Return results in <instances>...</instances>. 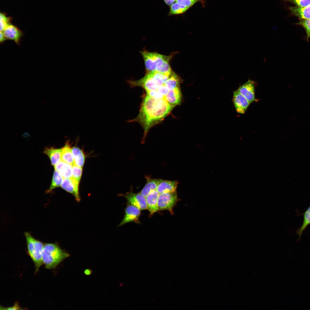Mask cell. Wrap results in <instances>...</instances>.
I'll return each instance as SVG.
<instances>
[{
  "label": "cell",
  "mask_w": 310,
  "mask_h": 310,
  "mask_svg": "<svg viewBox=\"0 0 310 310\" xmlns=\"http://www.w3.org/2000/svg\"><path fill=\"white\" fill-rule=\"evenodd\" d=\"M19 305L17 302H16L13 306L11 307H5L1 306V309L2 310H18L22 309Z\"/></svg>",
  "instance_id": "31"
},
{
  "label": "cell",
  "mask_w": 310,
  "mask_h": 310,
  "mask_svg": "<svg viewBox=\"0 0 310 310\" xmlns=\"http://www.w3.org/2000/svg\"><path fill=\"white\" fill-rule=\"evenodd\" d=\"M199 0H175L179 3L187 6L189 8L191 7L194 4Z\"/></svg>",
  "instance_id": "30"
},
{
  "label": "cell",
  "mask_w": 310,
  "mask_h": 310,
  "mask_svg": "<svg viewBox=\"0 0 310 310\" xmlns=\"http://www.w3.org/2000/svg\"><path fill=\"white\" fill-rule=\"evenodd\" d=\"M159 193L156 190L150 192L146 197L147 209L150 212V216L159 211L158 199Z\"/></svg>",
  "instance_id": "10"
},
{
  "label": "cell",
  "mask_w": 310,
  "mask_h": 310,
  "mask_svg": "<svg viewBox=\"0 0 310 310\" xmlns=\"http://www.w3.org/2000/svg\"><path fill=\"white\" fill-rule=\"evenodd\" d=\"M147 73L150 74L154 81L158 85L164 84L170 76L156 71Z\"/></svg>",
  "instance_id": "22"
},
{
  "label": "cell",
  "mask_w": 310,
  "mask_h": 310,
  "mask_svg": "<svg viewBox=\"0 0 310 310\" xmlns=\"http://www.w3.org/2000/svg\"><path fill=\"white\" fill-rule=\"evenodd\" d=\"M141 53L144 61L147 73L155 71L156 65L151 52L145 51H141Z\"/></svg>",
  "instance_id": "20"
},
{
  "label": "cell",
  "mask_w": 310,
  "mask_h": 310,
  "mask_svg": "<svg viewBox=\"0 0 310 310\" xmlns=\"http://www.w3.org/2000/svg\"><path fill=\"white\" fill-rule=\"evenodd\" d=\"M61 160L72 166L74 164L71 148L68 141L61 148Z\"/></svg>",
  "instance_id": "18"
},
{
  "label": "cell",
  "mask_w": 310,
  "mask_h": 310,
  "mask_svg": "<svg viewBox=\"0 0 310 310\" xmlns=\"http://www.w3.org/2000/svg\"><path fill=\"white\" fill-rule=\"evenodd\" d=\"M232 101L236 112L240 114H244L250 104L237 90L233 92Z\"/></svg>",
  "instance_id": "8"
},
{
  "label": "cell",
  "mask_w": 310,
  "mask_h": 310,
  "mask_svg": "<svg viewBox=\"0 0 310 310\" xmlns=\"http://www.w3.org/2000/svg\"><path fill=\"white\" fill-rule=\"evenodd\" d=\"M310 224V206L304 214V220L303 224L298 231V234L300 237L303 231L306 227Z\"/></svg>",
  "instance_id": "25"
},
{
  "label": "cell",
  "mask_w": 310,
  "mask_h": 310,
  "mask_svg": "<svg viewBox=\"0 0 310 310\" xmlns=\"http://www.w3.org/2000/svg\"><path fill=\"white\" fill-rule=\"evenodd\" d=\"M61 148L50 147L46 148L43 152L49 157L51 165L55 166L61 160Z\"/></svg>",
  "instance_id": "12"
},
{
  "label": "cell",
  "mask_w": 310,
  "mask_h": 310,
  "mask_svg": "<svg viewBox=\"0 0 310 310\" xmlns=\"http://www.w3.org/2000/svg\"><path fill=\"white\" fill-rule=\"evenodd\" d=\"M288 9L292 14L299 19H310V5L303 7L297 6L289 7Z\"/></svg>",
  "instance_id": "15"
},
{
  "label": "cell",
  "mask_w": 310,
  "mask_h": 310,
  "mask_svg": "<svg viewBox=\"0 0 310 310\" xmlns=\"http://www.w3.org/2000/svg\"><path fill=\"white\" fill-rule=\"evenodd\" d=\"M285 2H288L293 3L296 6L303 7L310 5V0H282Z\"/></svg>",
  "instance_id": "29"
},
{
  "label": "cell",
  "mask_w": 310,
  "mask_h": 310,
  "mask_svg": "<svg viewBox=\"0 0 310 310\" xmlns=\"http://www.w3.org/2000/svg\"><path fill=\"white\" fill-rule=\"evenodd\" d=\"M69 254L62 249L57 243L44 244L42 253V261L45 268H55Z\"/></svg>",
  "instance_id": "1"
},
{
  "label": "cell",
  "mask_w": 310,
  "mask_h": 310,
  "mask_svg": "<svg viewBox=\"0 0 310 310\" xmlns=\"http://www.w3.org/2000/svg\"><path fill=\"white\" fill-rule=\"evenodd\" d=\"M164 1L166 5L170 6L174 3L175 0H164Z\"/></svg>",
  "instance_id": "33"
},
{
  "label": "cell",
  "mask_w": 310,
  "mask_h": 310,
  "mask_svg": "<svg viewBox=\"0 0 310 310\" xmlns=\"http://www.w3.org/2000/svg\"><path fill=\"white\" fill-rule=\"evenodd\" d=\"M79 183L73 177L69 178H64L61 187L67 192L71 194L78 202L80 200L79 192Z\"/></svg>",
  "instance_id": "7"
},
{
  "label": "cell",
  "mask_w": 310,
  "mask_h": 310,
  "mask_svg": "<svg viewBox=\"0 0 310 310\" xmlns=\"http://www.w3.org/2000/svg\"><path fill=\"white\" fill-rule=\"evenodd\" d=\"M82 172V167L74 164L72 166V177L78 183L80 182Z\"/></svg>",
  "instance_id": "28"
},
{
  "label": "cell",
  "mask_w": 310,
  "mask_h": 310,
  "mask_svg": "<svg viewBox=\"0 0 310 310\" xmlns=\"http://www.w3.org/2000/svg\"><path fill=\"white\" fill-rule=\"evenodd\" d=\"M141 210L134 206L127 204L125 209L124 217L118 226H121L130 222L140 224L139 218L141 214Z\"/></svg>",
  "instance_id": "5"
},
{
  "label": "cell",
  "mask_w": 310,
  "mask_h": 310,
  "mask_svg": "<svg viewBox=\"0 0 310 310\" xmlns=\"http://www.w3.org/2000/svg\"><path fill=\"white\" fill-rule=\"evenodd\" d=\"M181 94L179 87L170 90L166 97L167 102L174 107L181 104Z\"/></svg>",
  "instance_id": "17"
},
{
  "label": "cell",
  "mask_w": 310,
  "mask_h": 310,
  "mask_svg": "<svg viewBox=\"0 0 310 310\" xmlns=\"http://www.w3.org/2000/svg\"><path fill=\"white\" fill-rule=\"evenodd\" d=\"M256 85V83L255 81L249 79L246 82L240 86L237 90L251 104L253 102L257 101L255 97Z\"/></svg>",
  "instance_id": "6"
},
{
  "label": "cell",
  "mask_w": 310,
  "mask_h": 310,
  "mask_svg": "<svg viewBox=\"0 0 310 310\" xmlns=\"http://www.w3.org/2000/svg\"><path fill=\"white\" fill-rule=\"evenodd\" d=\"M120 195L125 197L127 204L134 206L141 210L147 209L146 197L140 193H134L131 190L130 192Z\"/></svg>",
  "instance_id": "4"
},
{
  "label": "cell",
  "mask_w": 310,
  "mask_h": 310,
  "mask_svg": "<svg viewBox=\"0 0 310 310\" xmlns=\"http://www.w3.org/2000/svg\"><path fill=\"white\" fill-rule=\"evenodd\" d=\"M171 57L166 56L163 59L158 62L156 65L155 71L170 76L172 72L169 62Z\"/></svg>",
  "instance_id": "14"
},
{
  "label": "cell",
  "mask_w": 310,
  "mask_h": 310,
  "mask_svg": "<svg viewBox=\"0 0 310 310\" xmlns=\"http://www.w3.org/2000/svg\"><path fill=\"white\" fill-rule=\"evenodd\" d=\"M11 18L6 16L4 13L0 14V31H2L7 26L11 24Z\"/></svg>",
  "instance_id": "27"
},
{
  "label": "cell",
  "mask_w": 310,
  "mask_h": 310,
  "mask_svg": "<svg viewBox=\"0 0 310 310\" xmlns=\"http://www.w3.org/2000/svg\"><path fill=\"white\" fill-rule=\"evenodd\" d=\"M72 166L61 160L54 166V168L64 178H69L72 177Z\"/></svg>",
  "instance_id": "16"
},
{
  "label": "cell",
  "mask_w": 310,
  "mask_h": 310,
  "mask_svg": "<svg viewBox=\"0 0 310 310\" xmlns=\"http://www.w3.org/2000/svg\"><path fill=\"white\" fill-rule=\"evenodd\" d=\"M63 178L62 175L55 169L51 185L46 191V193H49L55 189L61 186Z\"/></svg>",
  "instance_id": "21"
},
{
  "label": "cell",
  "mask_w": 310,
  "mask_h": 310,
  "mask_svg": "<svg viewBox=\"0 0 310 310\" xmlns=\"http://www.w3.org/2000/svg\"><path fill=\"white\" fill-rule=\"evenodd\" d=\"M179 182L177 181H169L160 179L156 190L160 194L177 191Z\"/></svg>",
  "instance_id": "11"
},
{
  "label": "cell",
  "mask_w": 310,
  "mask_h": 310,
  "mask_svg": "<svg viewBox=\"0 0 310 310\" xmlns=\"http://www.w3.org/2000/svg\"><path fill=\"white\" fill-rule=\"evenodd\" d=\"M71 150L74 164L82 167L85 160V156L82 150L76 146L72 147Z\"/></svg>",
  "instance_id": "19"
},
{
  "label": "cell",
  "mask_w": 310,
  "mask_h": 310,
  "mask_svg": "<svg viewBox=\"0 0 310 310\" xmlns=\"http://www.w3.org/2000/svg\"><path fill=\"white\" fill-rule=\"evenodd\" d=\"M0 43L1 44L7 39L5 36L3 31H0Z\"/></svg>",
  "instance_id": "32"
},
{
  "label": "cell",
  "mask_w": 310,
  "mask_h": 310,
  "mask_svg": "<svg viewBox=\"0 0 310 310\" xmlns=\"http://www.w3.org/2000/svg\"><path fill=\"white\" fill-rule=\"evenodd\" d=\"M189 8V7L181 5L177 2L173 3L170 6V10L168 16L183 13Z\"/></svg>",
  "instance_id": "23"
},
{
  "label": "cell",
  "mask_w": 310,
  "mask_h": 310,
  "mask_svg": "<svg viewBox=\"0 0 310 310\" xmlns=\"http://www.w3.org/2000/svg\"><path fill=\"white\" fill-rule=\"evenodd\" d=\"M164 84L170 90L179 87V78L175 73H172Z\"/></svg>",
  "instance_id": "24"
},
{
  "label": "cell",
  "mask_w": 310,
  "mask_h": 310,
  "mask_svg": "<svg viewBox=\"0 0 310 310\" xmlns=\"http://www.w3.org/2000/svg\"><path fill=\"white\" fill-rule=\"evenodd\" d=\"M28 255L33 262L36 271L38 272L43 264L42 253L44 244L33 237L29 232H25Z\"/></svg>",
  "instance_id": "2"
},
{
  "label": "cell",
  "mask_w": 310,
  "mask_h": 310,
  "mask_svg": "<svg viewBox=\"0 0 310 310\" xmlns=\"http://www.w3.org/2000/svg\"><path fill=\"white\" fill-rule=\"evenodd\" d=\"M2 31L7 40H13L17 45H20L24 34L18 27L11 24Z\"/></svg>",
  "instance_id": "9"
},
{
  "label": "cell",
  "mask_w": 310,
  "mask_h": 310,
  "mask_svg": "<svg viewBox=\"0 0 310 310\" xmlns=\"http://www.w3.org/2000/svg\"><path fill=\"white\" fill-rule=\"evenodd\" d=\"M145 178L146 183L140 193L146 197L152 191L156 190L160 179H154L148 175Z\"/></svg>",
  "instance_id": "13"
},
{
  "label": "cell",
  "mask_w": 310,
  "mask_h": 310,
  "mask_svg": "<svg viewBox=\"0 0 310 310\" xmlns=\"http://www.w3.org/2000/svg\"><path fill=\"white\" fill-rule=\"evenodd\" d=\"M296 24L304 28L306 33L307 40L308 41L310 38V19H300L299 22Z\"/></svg>",
  "instance_id": "26"
},
{
  "label": "cell",
  "mask_w": 310,
  "mask_h": 310,
  "mask_svg": "<svg viewBox=\"0 0 310 310\" xmlns=\"http://www.w3.org/2000/svg\"><path fill=\"white\" fill-rule=\"evenodd\" d=\"M179 200L177 191L160 194L158 199L159 210H167L173 215V208Z\"/></svg>",
  "instance_id": "3"
}]
</instances>
